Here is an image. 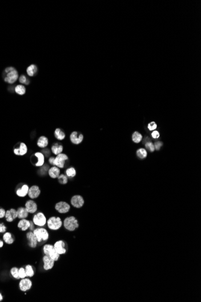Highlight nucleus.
I'll return each instance as SVG.
<instances>
[{"instance_id": "2", "label": "nucleus", "mask_w": 201, "mask_h": 302, "mask_svg": "<svg viewBox=\"0 0 201 302\" xmlns=\"http://www.w3.org/2000/svg\"><path fill=\"white\" fill-rule=\"evenodd\" d=\"M43 252L45 254L49 256L54 261H57L60 258V254L55 251L52 245H45L43 247Z\"/></svg>"}, {"instance_id": "5", "label": "nucleus", "mask_w": 201, "mask_h": 302, "mask_svg": "<svg viewBox=\"0 0 201 302\" xmlns=\"http://www.w3.org/2000/svg\"><path fill=\"white\" fill-rule=\"evenodd\" d=\"M63 225V222L59 217H52L47 221V226L48 228L52 230H59Z\"/></svg>"}, {"instance_id": "30", "label": "nucleus", "mask_w": 201, "mask_h": 302, "mask_svg": "<svg viewBox=\"0 0 201 302\" xmlns=\"http://www.w3.org/2000/svg\"><path fill=\"white\" fill-rule=\"evenodd\" d=\"M15 91L16 94H18L19 95H24L25 94L26 89H25V87H24V86L21 85H17L15 87Z\"/></svg>"}, {"instance_id": "28", "label": "nucleus", "mask_w": 201, "mask_h": 302, "mask_svg": "<svg viewBox=\"0 0 201 302\" xmlns=\"http://www.w3.org/2000/svg\"><path fill=\"white\" fill-rule=\"evenodd\" d=\"M54 135L55 137L56 138L59 140H63L65 138V133L64 132L60 129H57L55 130L54 132Z\"/></svg>"}, {"instance_id": "23", "label": "nucleus", "mask_w": 201, "mask_h": 302, "mask_svg": "<svg viewBox=\"0 0 201 302\" xmlns=\"http://www.w3.org/2000/svg\"><path fill=\"white\" fill-rule=\"evenodd\" d=\"M3 238L4 241L7 244H12L15 241L12 234L10 232H5L3 234Z\"/></svg>"}, {"instance_id": "43", "label": "nucleus", "mask_w": 201, "mask_h": 302, "mask_svg": "<svg viewBox=\"0 0 201 302\" xmlns=\"http://www.w3.org/2000/svg\"><path fill=\"white\" fill-rule=\"evenodd\" d=\"M6 211L3 208L0 207V218H3L5 217Z\"/></svg>"}, {"instance_id": "45", "label": "nucleus", "mask_w": 201, "mask_h": 302, "mask_svg": "<svg viewBox=\"0 0 201 302\" xmlns=\"http://www.w3.org/2000/svg\"><path fill=\"white\" fill-rule=\"evenodd\" d=\"M54 160H55V158H53V157H51L49 159V162L50 163V164L54 165Z\"/></svg>"}, {"instance_id": "17", "label": "nucleus", "mask_w": 201, "mask_h": 302, "mask_svg": "<svg viewBox=\"0 0 201 302\" xmlns=\"http://www.w3.org/2000/svg\"><path fill=\"white\" fill-rule=\"evenodd\" d=\"M6 219L8 222H12L14 220H15L18 217L17 210L14 209H11L8 210L6 212L5 215Z\"/></svg>"}, {"instance_id": "39", "label": "nucleus", "mask_w": 201, "mask_h": 302, "mask_svg": "<svg viewBox=\"0 0 201 302\" xmlns=\"http://www.w3.org/2000/svg\"><path fill=\"white\" fill-rule=\"evenodd\" d=\"M157 124H156V123L155 122H154V121L149 123L148 125V128L151 131L155 130L156 129H157Z\"/></svg>"}, {"instance_id": "16", "label": "nucleus", "mask_w": 201, "mask_h": 302, "mask_svg": "<svg viewBox=\"0 0 201 302\" xmlns=\"http://www.w3.org/2000/svg\"><path fill=\"white\" fill-rule=\"evenodd\" d=\"M25 209L28 213L34 214L38 210V206L35 201L33 200H28L25 203Z\"/></svg>"}, {"instance_id": "27", "label": "nucleus", "mask_w": 201, "mask_h": 302, "mask_svg": "<svg viewBox=\"0 0 201 302\" xmlns=\"http://www.w3.org/2000/svg\"><path fill=\"white\" fill-rule=\"evenodd\" d=\"M48 145V139L45 136H40L38 141V145L40 148L46 147Z\"/></svg>"}, {"instance_id": "7", "label": "nucleus", "mask_w": 201, "mask_h": 302, "mask_svg": "<svg viewBox=\"0 0 201 302\" xmlns=\"http://www.w3.org/2000/svg\"><path fill=\"white\" fill-rule=\"evenodd\" d=\"M68 160V156L66 155L65 154H59L57 155L56 158H55L54 160V165L56 166L58 168H62L64 167L65 162L66 161Z\"/></svg>"}, {"instance_id": "6", "label": "nucleus", "mask_w": 201, "mask_h": 302, "mask_svg": "<svg viewBox=\"0 0 201 302\" xmlns=\"http://www.w3.org/2000/svg\"><path fill=\"white\" fill-rule=\"evenodd\" d=\"M33 221L35 225L42 227L45 225V224L47 223V218L42 212H38V214L33 217Z\"/></svg>"}, {"instance_id": "4", "label": "nucleus", "mask_w": 201, "mask_h": 302, "mask_svg": "<svg viewBox=\"0 0 201 302\" xmlns=\"http://www.w3.org/2000/svg\"><path fill=\"white\" fill-rule=\"evenodd\" d=\"M37 238L38 242L46 241L49 238V233L48 231L44 228L40 227L35 229L33 232Z\"/></svg>"}, {"instance_id": "40", "label": "nucleus", "mask_w": 201, "mask_h": 302, "mask_svg": "<svg viewBox=\"0 0 201 302\" xmlns=\"http://www.w3.org/2000/svg\"><path fill=\"white\" fill-rule=\"evenodd\" d=\"M154 145L155 149H156L157 151H159V150H160V149L163 146V142H161V141H157V142H156Z\"/></svg>"}, {"instance_id": "19", "label": "nucleus", "mask_w": 201, "mask_h": 302, "mask_svg": "<svg viewBox=\"0 0 201 302\" xmlns=\"http://www.w3.org/2000/svg\"><path fill=\"white\" fill-rule=\"evenodd\" d=\"M27 152V148L24 143H21L19 147L14 149V153L18 156H23Z\"/></svg>"}, {"instance_id": "18", "label": "nucleus", "mask_w": 201, "mask_h": 302, "mask_svg": "<svg viewBox=\"0 0 201 302\" xmlns=\"http://www.w3.org/2000/svg\"><path fill=\"white\" fill-rule=\"evenodd\" d=\"M30 224H31L30 221L27 220L26 219H21L18 224V227L21 230L25 231V230H28V229H30Z\"/></svg>"}, {"instance_id": "44", "label": "nucleus", "mask_w": 201, "mask_h": 302, "mask_svg": "<svg viewBox=\"0 0 201 302\" xmlns=\"http://www.w3.org/2000/svg\"><path fill=\"white\" fill-rule=\"evenodd\" d=\"M42 151L43 153L44 156H46V157H48V156L50 155V151L49 149H44Z\"/></svg>"}, {"instance_id": "14", "label": "nucleus", "mask_w": 201, "mask_h": 302, "mask_svg": "<svg viewBox=\"0 0 201 302\" xmlns=\"http://www.w3.org/2000/svg\"><path fill=\"white\" fill-rule=\"evenodd\" d=\"M70 139L71 142L74 144H79L83 140V135L79 131H74L71 133Z\"/></svg>"}, {"instance_id": "33", "label": "nucleus", "mask_w": 201, "mask_h": 302, "mask_svg": "<svg viewBox=\"0 0 201 302\" xmlns=\"http://www.w3.org/2000/svg\"><path fill=\"white\" fill-rule=\"evenodd\" d=\"M66 174L67 177L72 178L76 176V171L74 168L71 167V168H69L68 169L66 170Z\"/></svg>"}, {"instance_id": "15", "label": "nucleus", "mask_w": 201, "mask_h": 302, "mask_svg": "<svg viewBox=\"0 0 201 302\" xmlns=\"http://www.w3.org/2000/svg\"><path fill=\"white\" fill-rule=\"evenodd\" d=\"M40 194V190L39 186L36 185L32 186L30 188H29L28 195L30 198L31 199H35L38 198Z\"/></svg>"}, {"instance_id": "32", "label": "nucleus", "mask_w": 201, "mask_h": 302, "mask_svg": "<svg viewBox=\"0 0 201 302\" xmlns=\"http://www.w3.org/2000/svg\"><path fill=\"white\" fill-rule=\"evenodd\" d=\"M25 270L27 277H31L35 275V271H34V270H33V266L31 265H26L25 267Z\"/></svg>"}, {"instance_id": "11", "label": "nucleus", "mask_w": 201, "mask_h": 302, "mask_svg": "<svg viewBox=\"0 0 201 302\" xmlns=\"http://www.w3.org/2000/svg\"><path fill=\"white\" fill-rule=\"evenodd\" d=\"M42 261L43 262V269L45 270H51L54 267L55 261L51 259L49 256L45 255L43 257Z\"/></svg>"}, {"instance_id": "20", "label": "nucleus", "mask_w": 201, "mask_h": 302, "mask_svg": "<svg viewBox=\"0 0 201 302\" xmlns=\"http://www.w3.org/2000/svg\"><path fill=\"white\" fill-rule=\"evenodd\" d=\"M29 190V187L27 185H24L22 186L17 189L16 194L19 197H24L28 194Z\"/></svg>"}, {"instance_id": "22", "label": "nucleus", "mask_w": 201, "mask_h": 302, "mask_svg": "<svg viewBox=\"0 0 201 302\" xmlns=\"http://www.w3.org/2000/svg\"><path fill=\"white\" fill-rule=\"evenodd\" d=\"M48 174L51 178H57L60 175V170L57 166H52L48 170Z\"/></svg>"}, {"instance_id": "3", "label": "nucleus", "mask_w": 201, "mask_h": 302, "mask_svg": "<svg viewBox=\"0 0 201 302\" xmlns=\"http://www.w3.org/2000/svg\"><path fill=\"white\" fill-rule=\"evenodd\" d=\"M63 225L64 228L69 231H74L79 227V221L74 217L66 218L64 220Z\"/></svg>"}, {"instance_id": "24", "label": "nucleus", "mask_w": 201, "mask_h": 302, "mask_svg": "<svg viewBox=\"0 0 201 302\" xmlns=\"http://www.w3.org/2000/svg\"><path fill=\"white\" fill-rule=\"evenodd\" d=\"M38 67L36 65L32 64L30 66H29L27 69V72L28 75L30 77L35 76L38 73Z\"/></svg>"}, {"instance_id": "34", "label": "nucleus", "mask_w": 201, "mask_h": 302, "mask_svg": "<svg viewBox=\"0 0 201 302\" xmlns=\"http://www.w3.org/2000/svg\"><path fill=\"white\" fill-rule=\"evenodd\" d=\"M10 273L12 276L16 279H19V268L17 267H13L12 269L10 270Z\"/></svg>"}, {"instance_id": "25", "label": "nucleus", "mask_w": 201, "mask_h": 302, "mask_svg": "<svg viewBox=\"0 0 201 302\" xmlns=\"http://www.w3.org/2000/svg\"><path fill=\"white\" fill-rule=\"evenodd\" d=\"M63 145L59 143H55L51 149L52 152L56 155L60 154L63 151Z\"/></svg>"}, {"instance_id": "42", "label": "nucleus", "mask_w": 201, "mask_h": 302, "mask_svg": "<svg viewBox=\"0 0 201 302\" xmlns=\"http://www.w3.org/2000/svg\"><path fill=\"white\" fill-rule=\"evenodd\" d=\"M7 228L6 226L4 225V224L3 222L0 223V233H5L6 232Z\"/></svg>"}, {"instance_id": "21", "label": "nucleus", "mask_w": 201, "mask_h": 302, "mask_svg": "<svg viewBox=\"0 0 201 302\" xmlns=\"http://www.w3.org/2000/svg\"><path fill=\"white\" fill-rule=\"evenodd\" d=\"M17 214H18V218L19 219H25L28 215V212L26 210L25 207H19L17 210Z\"/></svg>"}, {"instance_id": "29", "label": "nucleus", "mask_w": 201, "mask_h": 302, "mask_svg": "<svg viewBox=\"0 0 201 302\" xmlns=\"http://www.w3.org/2000/svg\"><path fill=\"white\" fill-rule=\"evenodd\" d=\"M143 136L138 131L134 132L132 135V139L134 142L135 143H139L142 140Z\"/></svg>"}, {"instance_id": "35", "label": "nucleus", "mask_w": 201, "mask_h": 302, "mask_svg": "<svg viewBox=\"0 0 201 302\" xmlns=\"http://www.w3.org/2000/svg\"><path fill=\"white\" fill-rule=\"evenodd\" d=\"M58 180H59V183L60 184L65 185V184H66L67 183H68V177H67L65 175H64V174L59 175V176L58 177Z\"/></svg>"}, {"instance_id": "10", "label": "nucleus", "mask_w": 201, "mask_h": 302, "mask_svg": "<svg viewBox=\"0 0 201 302\" xmlns=\"http://www.w3.org/2000/svg\"><path fill=\"white\" fill-rule=\"evenodd\" d=\"M55 208L59 213L65 214L69 212L70 209V206L68 203L64 202V201H60V202L57 203L55 205Z\"/></svg>"}, {"instance_id": "31", "label": "nucleus", "mask_w": 201, "mask_h": 302, "mask_svg": "<svg viewBox=\"0 0 201 302\" xmlns=\"http://www.w3.org/2000/svg\"><path fill=\"white\" fill-rule=\"evenodd\" d=\"M136 154H137V157L139 158H140V159H142L146 158L147 156V154H148L147 150H145L144 149H139L137 151Z\"/></svg>"}, {"instance_id": "9", "label": "nucleus", "mask_w": 201, "mask_h": 302, "mask_svg": "<svg viewBox=\"0 0 201 302\" xmlns=\"http://www.w3.org/2000/svg\"><path fill=\"white\" fill-rule=\"evenodd\" d=\"M27 239L28 240V245L31 248H36L38 245V239L35 234L33 232H29L27 233Z\"/></svg>"}, {"instance_id": "36", "label": "nucleus", "mask_w": 201, "mask_h": 302, "mask_svg": "<svg viewBox=\"0 0 201 302\" xmlns=\"http://www.w3.org/2000/svg\"><path fill=\"white\" fill-rule=\"evenodd\" d=\"M19 81L21 83L25 84L27 85H29V83H30V80L27 79V77L25 75H21L19 79Z\"/></svg>"}, {"instance_id": "13", "label": "nucleus", "mask_w": 201, "mask_h": 302, "mask_svg": "<svg viewBox=\"0 0 201 302\" xmlns=\"http://www.w3.org/2000/svg\"><path fill=\"white\" fill-rule=\"evenodd\" d=\"M84 203L83 198L79 195H76L72 197L71 198V204L73 206L76 208L81 207Z\"/></svg>"}, {"instance_id": "41", "label": "nucleus", "mask_w": 201, "mask_h": 302, "mask_svg": "<svg viewBox=\"0 0 201 302\" xmlns=\"http://www.w3.org/2000/svg\"><path fill=\"white\" fill-rule=\"evenodd\" d=\"M151 136L154 139H158L160 137V133L158 131L154 130L151 133Z\"/></svg>"}, {"instance_id": "37", "label": "nucleus", "mask_w": 201, "mask_h": 302, "mask_svg": "<svg viewBox=\"0 0 201 302\" xmlns=\"http://www.w3.org/2000/svg\"><path fill=\"white\" fill-rule=\"evenodd\" d=\"M145 147H146V148L148 150H149L151 152H154L155 150L154 145L152 142H149V141L147 142L146 144H145Z\"/></svg>"}, {"instance_id": "47", "label": "nucleus", "mask_w": 201, "mask_h": 302, "mask_svg": "<svg viewBox=\"0 0 201 302\" xmlns=\"http://www.w3.org/2000/svg\"><path fill=\"white\" fill-rule=\"evenodd\" d=\"M4 245V242L3 241L0 240V248H2Z\"/></svg>"}, {"instance_id": "26", "label": "nucleus", "mask_w": 201, "mask_h": 302, "mask_svg": "<svg viewBox=\"0 0 201 302\" xmlns=\"http://www.w3.org/2000/svg\"><path fill=\"white\" fill-rule=\"evenodd\" d=\"M35 156L37 158V162L35 163L36 166H41L44 163V155L42 153H36L35 154Z\"/></svg>"}, {"instance_id": "1", "label": "nucleus", "mask_w": 201, "mask_h": 302, "mask_svg": "<svg viewBox=\"0 0 201 302\" xmlns=\"http://www.w3.org/2000/svg\"><path fill=\"white\" fill-rule=\"evenodd\" d=\"M18 77V72L13 67H8L4 71V80L9 84L16 82Z\"/></svg>"}, {"instance_id": "12", "label": "nucleus", "mask_w": 201, "mask_h": 302, "mask_svg": "<svg viewBox=\"0 0 201 302\" xmlns=\"http://www.w3.org/2000/svg\"><path fill=\"white\" fill-rule=\"evenodd\" d=\"M53 246L55 251H56L60 255L65 254L66 253V245L63 241L60 240L55 242Z\"/></svg>"}, {"instance_id": "38", "label": "nucleus", "mask_w": 201, "mask_h": 302, "mask_svg": "<svg viewBox=\"0 0 201 302\" xmlns=\"http://www.w3.org/2000/svg\"><path fill=\"white\" fill-rule=\"evenodd\" d=\"M19 276L20 279H24L27 277L25 268L21 267L19 269Z\"/></svg>"}, {"instance_id": "8", "label": "nucleus", "mask_w": 201, "mask_h": 302, "mask_svg": "<svg viewBox=\"0 0 201 302\" xmlns=\"http://www.w3.org/2000/svg\"><path fill=\"white\" fill-rule=\"evenodd\" d=\"M19 289L23 292H25L31 289L32 286V282L28 278L22 279L19 284Z\"/></svg>"}, {"instance_id": "46", "label": "nucleus", "mask_w": 201, "mask_h": 302, "mask_svg": "<svg viewBox=\"0 0 201 302\" xmlns=\"http://www.w3.org/2000/svg\"><path fill=\"white\" fill-rule=\"evenodd\" d=\"M30 229L31 230H33L34 229V223L31 222V224H30Z\"/></svg>"}, {"instance_id": "48", "label": "nucleus", "mask_w": 201, "mask_h": 302, "mask_svg": "<svg viewBox=\"0 0 201 302\" xmlns=\"http://www.w3.org/2000/svg\"><path fill=\"white\" fill-rule=\"evenodd\" d=\"M3 300V296L1 295V294L0 293V301H1Z\"/></svg>"}]
</instances>
